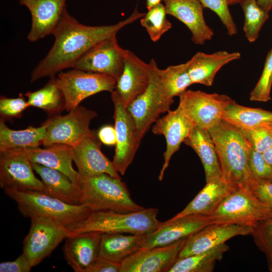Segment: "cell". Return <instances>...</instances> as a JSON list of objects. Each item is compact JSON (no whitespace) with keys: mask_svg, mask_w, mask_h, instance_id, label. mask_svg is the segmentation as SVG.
Listing matches in <instances>:
<instances>
[{"mask_svg":"<svg viewBox=\"0 0 272 272\" xmlns=\"http://www.w3.org/2000/svg\"><path fill=\"white\" fill-rule=\"evenodd\" d=\"M187 239L166 246L141 249L120 263V272H168Z\"/></svg>","mask_w":272,"mask_h":272,"instance_id":"15","label":"cell"},{"mask_svg":"<svg viewBox=\"0 0 272 272\" xmlns=\"http://www.w3.org/2000/svg\"><path fill=\"white\" fill-rule=\"evenodd\" d=\"M225 244L214 247L203 252L178 259L168 272H211L217 261L221 260L228 250Z\"/></svg>","mask_w":272,"mask_h":272,"instance_id":"33","label":"cell"},{"mask_svg":"<svg viewBox=\"0 0 272 272\" xmlns=\"http://www.w3.org/2000/svg\"><path fill=\"white\" fill-rule=\"evenodd\" d=\"M251 235L257 247L266 255L272 264V217L257 222L252 227Z\"/></svg>","mask_w":272,"mask_h":272,"instance_id":"38","label":"cell"},{"mask_svg":"<svg viewBox=\"0 0 272 272\" xmlns=\"http://www.w3.org/2000/svg\"><path fill=\"white\" fill-rule=\"evenodd\" d=\"M222 119L240 129H250L272 123V112L244 106L233 100L225 108Z\"/></svg>","mask_w":272,"mask_h":272,"instance_id":"31","label":"cell"},{"mask_svg":"<svg viewBox=\"0 0 272 272\" xmlns=\"http://www.w3.org/2000/svg\"><path fill=\"white\" fill-rule=\"evenodd\" d=\"M269 269L270 271H272V264L269 265Z\"/></svg>","mask_w":272,"mask_h":272,"instance_id":"52","label":"cell"},{"mask_svg":"<svg viewBox=\"0 0 272 272\" xmlns=\"http://www.w3.org/2000/svg\"><path fill=\"white\" fill-rule=\"evenodd\" d=\"M271 85L272 48L268 52L266 57L260 78L250 93V100L253 101L263 102L270 100Z\"/></svg>","mask_w":272,"mask_h":272,"instance_id":"37","label":"cell"},{"mask_svg":"<svg viewBox=\"0 0 272 272\" xmlns=\"http://www.w3.org/2000/svg\"><path fill=\"white\" fill-rule=\"evenodd\" d=\"M236 188L222 177L206 182V185L194 198L173 218L192 214L209 216L218 208L224 198Z\"/></svg>","mask_w":272,"mask_h":272,"instance_id":"26","label":"cell"},{"mask_svg":"<svg viewBox=\"0 0 272 272\" xmlns=\"http://www.w3.org/2000/svg\"><path fill=\"white\" fill-rule=\"evenodd\" d=\"M32 266L26 255L23 252L13 261L0 263L1 272H29Z\"/></svg>","mask_w":272,"mask_h":272,"instance_id":"44","label":"cell"},{"mask_svg":"<svg viewBox=\"0 0 272 272\" xmlns=\"http://www.w3.org/2000/svg\"><path fill=\"white\" fill-rule=\"evenodd\" d=\"M183 143L193 149L199 157L206 182L222 177L216 147L208 129L195 125Z\"/></svg>","mask_w":272,"mask_h":272,"instance_id":"29","label":"cell"},{"mask_svg":"<svg viewBox=\"0 0 272 272\" xmlns=\"http://www.w3.org/2000/svg\"><path fill=\"white\" fill-rule=\"evenodd\" d=\"M120 264L98 257L87 272H120Z\"/></svg>","mask_w":272,"mask_h":272,"instance_id":"45","label":"cell"},{"mask_svg":"<svg viewBox=\"0 0 272 272\" xmlns=\"http://www.w3.org/2000/svg\"><path fill=\"white\" fill-rule=\"evenodd\" d=\"M4 191L17 203L18 210L25 218H43L67 227L84 219L93 212L85 205H70L41 191Z\"/></svg>","mask_w":272,"mask_h":272,"instance_id":"5","label":"cell"},{"mask_svg":"<svg viewBox=\"0 0 272 272\" xmlns=\"http://www.w3.org/2000/svg\"><path fill=\"white\" fill-rule=\"evenodd\" d=\"M266 162L272 167V147L262 153Z\"/></svg>","mask_w":272,"mask_h":272,"instance_id":"48","label":"cell"},{"mask_svg":"<svg viewBox=\"0 0 272 272\" xmlns=\"http://www.w3.org/2000/svg\"><path fill=\"white\" fill-rule=\"evenodd\" d=\"M67 0H19L31 15V26L27 36L31 42L52 34L66 9Z\"/></svg>","mask_w":272,"mask_h":272,"instance_id":"20","label":"cell"},{"mask_svg":"<svg viewBox=\"0 0 272 272\" xmlns=\"http://www.w3.org/2000/svg\"><path fill=\"white\" fill-rule=\"evenodd\" d=\"M258 5L267 13L272 9V0H255Z\"/></svg>","mask_w":272,"mask_h":272,"instance_id":"47","label":"cell"},{"mask_svg":"<svg viewBox=\"0 0 272 272\" xmlns=\"http://www.w3.org/2000/svg\"><path fill=\"white\" fill-rule=\"evenodd\" d=\"M209 131L216 147L222 178L237 187L247 189L253 179L248 166L249 147L240 129L222 119Z\"/></svg>","mask_w":272,"mask_h":272,"instance_id":"2","label":"cell"},{"mask_svg":"<svg viewBox=\"0 0 272 272\" xmlns=\"http://www.w3.org/2000/svg\"><path fill=\"white\" fill-rule=\"evenodd\" d=\"M167 15L183 23L191 33L192 41L203 45L214 35L207 24L203 14V6L198 0H164Z\"/></svg>","mask_w":272,"mask_h":272,"instance_id":"22","label":"cell"},{"mask_svg":"<svg viewBox=\"0 0 272 272\" xmlns=\"http://www.w3.org/2000/svg\"><path fill=\"white\" fill-rule=\"evenodd\" d=\"M248 166L253 180L272 181V167L266 162L262 153L250 147Z\"/></svg>","mask_w":272,"mask_h":272,"instance_id":"41","label":"cell"},{"mask_svg":"<svg viewBox=\"0 0 272 272\" xmlns=\"http://www.w3.org/2000/svg\"><path fill=\"white\" fill-rule=\"evenodd\" d=\"M31 162L58 170L65 174L76 185L80 187L81 176L72 165L73 148L65 144H54L45 148H36L24 149Z\"/></svg>","mask_w":272,"mask_h":272,"instance_id":"24","label":"cell"},{"mask_svg":"<svg viewBox=\"0 0 272 272\" xmlns=\"http://www.w3.org/2000/svg\"><path fill=\"white\" fill-rule=\"evenodd\" d=\"M30 107L24 96L20 94L17 98H0V114L3 120L12 118H19L23 111Z\"/></svg>","mask_w":272,"mask_h":272,"instance_id":"42","label":"cell"},{"mask_svg":"<svg viewBox=\"0 0 272 272\" xmlns=\"http://www.w3.org/2000/svg\"><path fill=\"white\" fill-rule=\"evenodd\" d=\"M101 143L93 132L73 148V161L80 176L106 173L114 177L121 178L112 161L102 152Z\"/></svg>","mask_w":272,"mask_h":272,"instance_id":"21","label":"cell"},{"mask_svg":"<svg viewBox=\"0 0 272 272\" xmlns=\"http://www.w3.org/2000/svg\"><path fill=\"white\" fill-rule=\"evenodd\" d=\"M25 96L29 106L41 109L51 116L57 115L64 109V96L55 76L50 77L40 89L28 91Z\"/></svg>","mask_w":272,"mask_h":272,"instance_id":"32","label":"cell"},{"mask_svg":"<svg viewBox=\"0 0 272 272\" xmlns=\"http://www.w3.org/2000/svg\"><path fill=\"white\" fill-rule=\"evenodd\" d=\"M111 97L114 105L116 137L112 162L118 173L123 175L132 162L141 141L138 136L135 122L127 107L114 93H111Z\"/></svg>","mask_w":272,"mask_h":272,"instance_id":"12","label":"cell"},{"mask_svg":"<svg viewBox=\"0 0 272 272\" xmlns=\"http://www.w3.org/2000/svg\"><path fill=\"white\" fill-rule=\"evenodd\" d=\"M227 1L229 5H235L238 3L239 4V3L242 0H227Z\"/></svg>","mask_w":272,"mask_h":272,"instance_id":"50","label":"cell"},{"mask_svg":"<svg viewBox=\"0 0 272 272\" xmlns=\"http://www.w3.org/2000/svg\"><path fill=\"white\" fill-rule=\"evenodd\" d=\"M31 164L41 179L42 192L70 205H82L80 187L73 183L65 174L36 163L31 162Z\"/></svg>","mask_w":272,"mask_h":272,"instance_id":"27","label":"cell"},{"mask_svg":"<svg viewBox=\"0 0 272 272\" xmlns=\"http://www.w3.org/2000/svg\"><path fill=\"white\" fill-rule=\"evenodd\" d=\"M101 234L86 232L71 235L66 238L62 248L63 256L75 272H87L99 257Z\"/></svg>","mask_w":272,"mask_h":272,"instance_id":"23","label":"cell"},{"mask_svg":"<svg viewBox=\"0 0 272 272\" xmlns=\"http://www.w3.org/2000/svg\"><path fill=\"white\" fill-rule=\"evenodd\" d=\"M125 49L118 44L116 36L103 39L90 48L72 69L105 74L116 81L124 63Z\"/></svg>","mask_w":272,"mask_h":272,"instance_id":"14","label":"cell"},{"mask_svg":"<svg viewBox=\"0 0 272 272\" xmlns=\"http://www.w3.org/2000/svg\"><path fill=\"white\" fill-rule=\"evenodd\" d=\"M24 149L0 153V186L18 191H43L41 180L35 175Z\"/></svg>","mask_w":272,"mask_h":272,"instance_id":"13","label":"cell"},{"mask_svg":"<svg viewBox=\"0 0 272 272\" xmlns=\"http://www.w3.org/2000/svg\"><path fill=\"white\" fill-rule=\"evenodd\" d=\"M98 138L100 141L105 145H115L116 137L114 127L110 125L102 126L98 130Z\"/></svg>","mask_w":272,"mask_h":272,"instance_id":"46","label":"cell"},{"mask_svg":"<svg viewBox=\"0 0 272 272\" xmlns=\"http://www.w3.org/2000/svg\"><path fill=\"white\" fill-rule=\"evenodd\" d=\"M239 52L218 51L212 54L197 52L187 61L188 72L192 84L207 86L213 84L217 72L230 62L240 59Z\"/></svg>","mask_w":272,"mask_h":272,"instance_id":"25","label":"cell"},{"mask_svg":"<svg viewBox=\"0 0 272 272\" xmlns=\"http://www.w3.org/2000/svg\"><path fill=\"white\" fill-rule=\"evenodd\" d=\"M29 231L23 241V252L35 266L49 256L70 236L66 227L49 219H30Z\"/></svg>","mask_w":272,"mask_h":272,"instance_id":"11","label":"cell"},{"mask_svg":"<svg viewBox=\"0 0 272 272\" xmlns=\"http://www.w3.org/2000/svg\"><path fill=\"white\" fill-rule=\"evenodd\" d=\"M240 4L244 14L243 30L247 39L254 42L258 37L263 25L268 18V13L264 11L255 0H242Z\"/></svg>","mask_w":272,"mask_h":272,"instance_id":"35","label":"cell"},{"mask_svg":"<svg viewBox=\"0 0 272 272\" xmlns=\"http://www.w3.org/2000/svg\"><path fill=\"white\" fill-rule=\"evenodd\" d=\"M57 80L64 99V109L70 111L86 98L102 91L113 92L116 80L111 76L73 69L58 74Z\"/></svg>","mask_w":272,"mask_h":272,"instance_id":"9","label":"cell"},{"mask_svg":"<svg viewBox=\"0 0 272 272\" xmlns=\"http://www.w3.org/2000/svg\"><path fill=\"white\" fill-rule=\"evenodd\" d=\"M146 235L123 233H102L99 245V257L120 264L142 249Z\"/></svg>","mask_w":272,"mask_h":272,"instance_id":"28","label":"cell"},{"mask_svg":"<svg viewBox=\"0 0 272 272\" xmlns=\"http://www.w3.org/2000/svg\"><path fill=\"white\" fill-rule=\"evenodd\" d=\"M179 97L178 106L194 124L208 130L221 121L225 108L233 100L225 94L191 90Z\"/></svg>","mask_w":272,"mask_h":272,"instance_id":"10","label":"cell"},{"mask_svg":"<svg viewBox=\"0 0 272 272\" xmlns=\"http://www.w3.org/2000/svg\"><path fill=\"white\" fill-rule=\"evenodd\" d=\"M161 80L167 94L171 98L179 96L193 84L189 77L187 62L170 65L160 70Z\"/></svg>","mask_w":272,"mask_h":272,"instance_id":"34","label":"cell"},{"mask_svg":"<svg viewBox=\"0 0 272 272\" xmlns=\"http://www.w3.org/2000/svg\"><path fill=\"white\" fill-rule=\"evenodd\" d=\"M145 14L136 9L130 16L116 24L88 26L78 22L66 9L52 34L54 43L47 54L32 71L30 82L46 77H54L66 69L73 68L96 43L116 36L120 29L142 18Z\"/></svg>","mask_w":272,"mask_h":272,"instance_id":"1","label":"cell"},{"mask_svg":"<svg viewBox=\"0 0 272 272\" xmlns=\"http://www.w3.org/2000/svg\"><path fill=\"white\" fill-rule=\"evenodd\" d=\"M164 0H146V7L147 9L150 10L153 7L161 4L162 1Z\"/></svg>","mask_w":272,"mask_h":272,"instance_id":"49","label":"cell"},{"mask_svg":"<svg viewBox=\"0 0 272 272\" xmlns=\"http://www.w3.org/2000/svg\"><path fill=\"white\" fill-rule=\"evenodd\" d=\"M240 129L248 146L254 150L262 153L272 147V133L265 125Z\"/></svg>","mask_w":272,"mask_h":272,"instance_id":"39","label":"cell"},{"mask_svg":"<svg viewBox=\"0 0 272 272\" xmlns=\"http://www.w3.org/2000/svg\"><path fill=\"white\" fill-rule=\"evenodd\" d=\"M195 126L179 107L170 110L164 116L159 118L152 127L154 134L163 135L166 142L164 154V163L160 172L159 180L161 181L173 154L179 149L182 143L190 134Z\"/></svg>","mask_w":272,"mask_h":272,"instance_id":"16","label":"cell"},{"mask_svg":"<svg viewBox=\"0 0 272 272\" xmlns=\"http://www.w3.org/2000/svg\"><path fill=\"white\" fill-rule=\"evenodd\" d=\"M46 126H29L24 129L10 128L3 119L0 121V153L17 149L38 147L46 137Z\"/></svg>","mask_w":272,"mask_h":272,"instance_id":"30","label":"cell"},{"mask_svg":"<svg viewBox=\"0 0 272 272\" xmlns=\"http://www.w3.org/2000/svg\"><path fill=\"white\" fill-rule=\"evenodd\" d=\"M158 214V210L154 208L126 213L94 211L84 219L66 227L70 236L86 232L147 235L161 226Z\"/></svg>","mask_w":272,"mask_h":272,"instance_id":"3","label":"cell"},{"mask_svg":"<svg viewBox=\"0 0 272 272\" xmlns=\"http://www.w3.org/2000/svg\"><path fill=\"white\" fill-rule=\"evenodd\" d=\"M212 223L208 216L192 214L172 218L162 222L153 232L146 235L143 248L149 249L173 244L199 231Z\"/></svg>","mask_w":272,"mask_h":272,"instance_id":"17","label":"cell"},{"mask_svg":"<svg viewBox=\"0 0 272 272\" xmlns=\"http://www.w3.org/2000/svg\"><path fill=\"white\" fill-rule=\"evenodd\" d=\"M208 216L212 224L252 227L258 221L272 217V208L260 202L248 190L237 187Z\"/></svg>","mask_w":272,"mask_h":272,"instance_id":"7","label":"cell"},{"mask_svg":"<svg viewBox=\"0 0 272 272\" xmlns=\"http://www.w3.org/2000/svg\"><path fill=\"white\" fill-rule=\"evenodd\" d=\"M265 126H266L269 130L270 131V132L272 133V123L264 125Z\"/></svg>","mask_w":272,"mask_h":272,"instance_id":"51","label":"cell"},{"mask_svg":"<svg viewBox=\"0 0 272 272\" xmlns=\"http://www.w3.org/2000/svg\"><path fill=\"white\" fill-rule=\"evenodd\" d=\"M97 116L95 111L80 105L65 115L51 116L43 123L46 126V133L42 145L62 144L74 148L93 133L90 128V124Z\"/></svg>","mask_w":272,"mask_h":272,"instance_id":"8","label":"cell"},{"mask_svg":"<svg viewBox=\"0 0 272 272\" xmlns=\"http://www.w3.org/2000/svg\"><path fill=\"white\" fill-rule=\"evenodd\" d=\"M252 230V227L249 226L210 224L187 238L178 259L203 252L225 243L235 236L250 234Z\"/></svg>","mask_w":272,"mask_h":272,"instance_id":"19","label":"cell"},{"mask_svg":"<svg viewBox=\"0 0 272 272\" xmlns=\"http://www.w3.org/2000/svg\"><path fill=\"white\" fill-rule=\"evenodd\" d=\"M81 201L93 212L112 211L131 213L145 209L131 198L126 184L117 178L102 173L81 177Z\"/></svg>","mask_w":272,"mask_h":272,"instance_id":"4","label":"cell"},{"mask_svg":"<svg viewBox=\"0 0 272 272\" xmlns=\"http://www.w3.org/2000/svg\"><path fill=\"white\" fill-rule=\"evenodd\" d=\"M149 81V63L144 62L130 50L125 49L123 71L112 92L127 107L146 90Z\"/></svg>","mask_w":272,"mask_h":272,"instance_id":"18","label":"cell"},{"mask_svg":"<svg viewBox=\"0 0 272 272\" xmlns=\"http://www.w3.org/2000/svg\"><path fill=\"white\" fill-rule=\"evenodd\" d=\"M164 5L160 4L150 10L141 19V24L145 28L151 39L156 42L172 27V24L166 18Z\"/></svg>","mask_w":272,"mask_h":272,"instance_id":"36","label":"cell"},{"mask_svg":"<svg viewBox=\"0 0 272 272\" xmlns=\"http://www.w3.org/2000/svg\"><path fill=\"white\" fill-rule=\"evenodd\" d=\"M150 81L146 90L127 107L137 128V134L142 141L151 125L159 116L170 110L174 99L170 97L162 85L159 69L156 61L151 59Z\"/></svg>","mask_w":272,"mask_h":272,"instance_id":"6","label":"cell"},{"mask_svg":"<svg viewBox=\"0 0 272 272\" xmlns=\"http://www.w3.org/2000/svg\"><path fill=\"white\" fill-rule=\"evenodd\" d=\"M198 1L203 8H209L216 14L226 27L229 35L237 34V29L230 12L227 0Z\"/></svg>","mask_w":272,"mask_h":272,"instance_id":"40","label":"cell"},{"mask_svg":"<svg viewBox=\"0 0 272 272\" xmlns=\"http://www.w3.org/2000/svg\"><path fill=\"white\" fill-rule=\"evenodd\" d=\"M247 190L260 202L272 208V181L253 180Z\"/></svg>","mask_w":272,"mask_h":272,"instance_id":"43","label":"cell"}]
</instances>
